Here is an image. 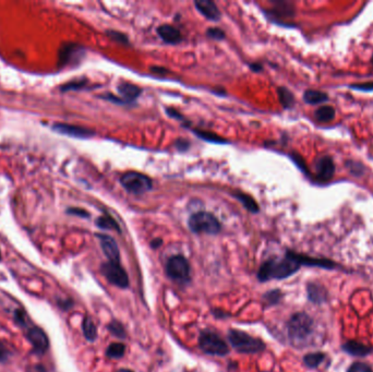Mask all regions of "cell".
Segmentation results:
<instances>
[{
  "label": "cell",
  "instance_id": "cell-1",
  "mask_svg": "<svg viewBox=\"0 0 373 372\" xmlns=\"http://www.w3.org/2000/svg\"><path fill=\"white\" fill-rule=\"evenodd\" d=\"M300 263L292 251H287L284 258L271 259L263 263L258 272V278L261 282L271 280H283L295 274L300 269Z\"/></svg>",
  "mask_w": 373,
  "mask_h": 372
},
{
  "label": "cell",
  "instance_id": "cell-2",
  "mask_svg": "<svg viewBox=\"0 0 373 372\" xmlns=\"http://www.w3.org/2000/svg\"><path fill=\"white\" fill-rule=\"evenodd\" d=\"M287 331L294 345L305 344L313 332V320L307 313H295L287 324Z\"/></svg>",
  "mask_w": 373,
  "mask_h": 372
},
{
  "label": "cell",
  "instance_id": "cell-3",
  "mask_svg": "<svg viewBox=\"0 0 373 372\" xmlns=\"http://www.w3.org/2000/svg\"><path fill=\"white\" fill-rule=\"evenodd\" d=\"M228 340L235 351L242 354H256L265 350V344L247 333L238 330L228 331Z\"/></svg>",
  "mask_w": 373,
  "mask_h": 372
},
{
  "label": "cell",
  "instance_id": "cell-4",
  "mask_svg": "<svg viewBox=\"0 0 373 372\" xmlns=\"http://www.w3.org/2000/svg\"><path fill=\"white\" fill-rule=\"evenodd\" d=\"M189 228L196 234L216 235L221 231V223L215 215L208 212H197L190 216Z\"/></svg>",
  "mask_w": 373,
  "mask_h": 372
},
{
  "label": "cell",
  "instance_id": "cell-5",
  "mask_svg": "<svg viewBox=\"0 0 373 372\" xmlns=\"http://www.w3.org/2000/svg\"><path fill=\"white\" fill-rule=\"evenodd\" d=\"M120 183L128 192L134 195H143L153 187L152 179L144 174L138 172H128L120 178Z\"/></svg>",
  "mask_w": 373,
  "mask_h": 372
},
{
  "label": "cell",
  "instance_id": "cell-6",
  "mask_svg": "<svg viewBox=\"0 0 373 372\" xmlns=\"http://www.w3.org/2000/svg\"><path fill=\"white\" fill-rule=\"evenodd\" d=\"M199 346L201 351L207 355L225 356L229 352L227 344L216 333L208 330L201 332L199 337Z\"/></svg>",
  "mask_w": 373,
  "mask_h": 372
},
{
  "label": "cell",
  "instance_id": "cell-7",
  "mask_svg": "<svg viewBox=\"0 0 373 372\" xmlns=\"http://www.w3.org/2000/svg\"><path fill=\"white\" fill-rule=\"evenodd\" d=\"M166 274L178 283H186L190 280V264L183 255L177 254L169 258L166 263Z\"/></svg>",
  "mask_w": 373,
  "mask_h": 372
},
{
  "label": "cell",
  "instance_id": "cell-8",
  "mask_svg": "<svg viewBox=\"0 0 373 372\" xmlns=\"http://www.w3.org/2000/svg\"><path fill=\"white\" fill-rule=\"evenodd\" d=\"M100 273L111 284L119 288H127L129 286V277L120 263L106 262L100 267Z\"/></svg>",
  "mask_w": 373,
  "mask_h": 372
},
{
  "label": "cell",
  "instance_id": "cell-9",
  "mask_svg": "<svg viewBox=\"0 0 373 372\" xmlns=\"http://www.w3.org/2000/svg\"><path fill=\"white\" fill-rule=\"evenodd\" d=\"M25 337L32 345L34 353L42 355L49 348V339L47 337V334L38 327H31L26 329Z\"/></svg>",
  "mask_w": 373,
  "mask_h": 372
},
{
  "label": "cell",
  "instance_id": "cell-10",
  "mask_svg": "<svg viewBox=\"0 0 373 372\" xmlns=\"http://www.w3.org/2000/svg\"><path fill=\"white\" fill-rule=\"evenodd\" d=\"M315 177L320 181H329L335 174V163L331 156H321L314 161Z\"/></svg>",
  "mask_w": 373,
  "mask_h": 372
},
{
  "label": "cell",
  "instance_id": "cell-11",
  "mask_svg": "<svg viewBox=\"0 0 373 372\" xmlns=\"http://www.w3.org/2000/svg\"><path fill=\"white\" fill-rule=\"evenodd\" d=\"M97 238L99 239L100 247H102V250L106 258L110 260V262L115 263H120V251L117 243L115 242V239L108 235L104 234H97Z\"/></svg>",
  "mask_w": 373,
  "mask_h": 372
},
{
  "label": "cell",
  "instance_id": "cell-12",
  "mask_svg": "<svg viewBox=\"0 0 373 372\" xmlns=\"http://www.w3.org/2000/svg\"><path fill=\"white\" fill-rule=\"evenodd\" d=\"M54 131H56L58 134L73 137V138H80L85 139L94 136V132L92 130L83 128L80 126H72V125H67V123H56V125L52 126Z\"/></svg>",
  "mask_w": 373,
  "mask_h": 372
},
{
  "label": "cell",
  "instance_id": "cell-13",
  "mask_svg": "<svg viewBox=\"0 0 373 372\" xmlns=\"http://www.w3.org/2000/svg\"><path fill=\"white\" fill-rule=\"evenodd\" d=\"M197 10L209 21H219L221 19V11L216 4L211 0H197L194 2Z\"/></svg>",
  "mask_w": 373,
  "mask_h": 372
},
{
  "label": "cell",
  "instance_id": "cell-14",
  "mask_svg": "<svg viewBox=\"0 0 373 372\" xmlns=\"http://www.w3.org/2000/svg\"><path fill=\"white\" fill-rule=\"evenodd\" d=\"M157 34L167 44H178L182 41L180 31L173 25L163 24L157 28Z\"/></svg>",
  "mask_w": 373,
  "mask_h": 372
},
{
  "label": "cell",
  "instance_id": "cell-15",
  "mask_svg": "<svg viewBox=\"0 0 373 372\" xmlns=\"http://www.w3.org/2000/svg\"><path fill=\"white\" fill-rule=\"evenodd\" d=\"M117 90L120 94V97L126 100L128 104L134 102V100L137 99L139 97V95L142 93V90L140 89L138 85H135L129 82H124V81L120 82L117 85Z\"/></svg>",
  "mask_w": 373,
  "mask_h": 372
},
{
  "label": "cell",
  "instance_id": "cell-16",
  "mask_svg": "<svg viewBox=\"0 0 373 372\" xmlns=\"http://www.w3.org/2000/svg\"><path fill=\"white\" fill-rule=\"evenodd\" d=\"M343 350L353 356H367L372 352V347L356 342V340H349L343 345Z\"/></svg>",
  "mask_w": 373,
  "mask_h": 372
},
{
  "label": "cell",
  "instance_id": "cell-17",
  "mask_svg": "<svg viewBox=\"0 0 373 372\" xmlns=\"http://www.w3.org/2000/svg\"><path fill=\"white\" fill-rule=\"evenodd\" d=\"M308 297L314 304H322L326 300L328 293H326L323 286L312 283L308 285Z\"/></svg>",
  "mask_w": 373,
  "mask_h": 372
},
{
  "label": "cell",
  "instance_id": "cell-18",
  "mask_svg": "<svg viewBox=\"0 0 373 372\" xmlns=\"http://www.w3.org/2000/svg\"><path fill=\"white\" fill-rule=\"evenodd\" d=\"M304 100L309 105L323 104L329 100V95L322 91L307 90L304 93Z\"/></svg>",
  "mask_w": 373,
  "mask_h": 372
},
{
  "label": "cell",
  "instance_id": "cell-19",
  "mask_svg": "<svg viewBox=\"0 0 373 372\" xmlns=\"http://www.w3.org/2000/svg\"><path fill=\"white\" fill-rule=\"evenodd\" d=\"M335 110L331 105H323L314 112V117L320 122H330L335 118Z\"/></svg>",
  "mask_w": 373,
  "mask_h": 372
},
{
  "label": "cell",
  "instance_id": "cell-20",
  "mask_svg": "<svg viewBox=\"0 0 373 372\" xmlns=\"http://www.w3.org/2000/svg\"><path fill=\"white\" fill-rule=\"evenodd\" d=\"M234 197L239 201V202H242V204L247 208V211L251 213L259 212V205L251 196H249L244 192H236Z\"/></svg>",
  "mask_w": 373,
  "mask_h": 372
},
{
  "label": "cell",
  "instance_id": "cell-21",
  "mask_svg": "<svg viewBox=\"0 0 373 372\" xmlns=\"http://www.w3.org/2000/svg\"><path fill=\"white\" fill-rule=\"evenodd\" d=\"M82 331L83 335L87 338L89 342H94L97 337V330L94 322L91 319L90 316H85L82 322Z\"/></svg>",
  "mask_w": 373,
  "mask_h": 372
},
{
  "label": "cell",
  "instance_id": "cell-22",
  "mask_svg": "<svg viewBox=\"0 0 373 372\" xmlns=\"http://www.w3.org/2000/svg\"><path fill=\"white\" fill-rule=\"evenodd\" d=\"M96 225H97V227L102 228V229H113L118 232H121L118 223L108 214H104L102 216H99V218L96 220Z\"/></svg>",
  "mask_w": 373,
  "mask_h": 372
},
{
  "label": "cell",
  "instance_id": "cell-23",
  "mask_svg": "<svg viewBox=\"0 0 373 372\" xmlns=\"http://www.w3.org/2000/svg\"><path fill=\"white\" fill-rule=\"evenodd\" d=\"M124 352H126V346L121 343H113L106 350V356L108 358L118 359L123 357Z\"/></svg>",
  "mask_w": 373,
  "mask_h": 372
},
{
  "label": "cell",
  "instance_id": "cell-24",
  "mask_svg": "<svg viewBox=\"0 0 373 372\" xmlns=\"http://www.w3.org/2000/svg\"><path fill=\"white\" fill-rule=\"evenodd\" d=\"M324 358L325 355L323 353H311L305 356L304 362L309 368H317L323 362Z\"/></svg>",
  "mask_w": 373,
  "mask_h": 372
},
{
  "label": "cell",
  "instance_id": "cell-25",
  "mask_svg": "<svg viewBox=\"0 0 373 372\" xmlns=\"http://www.w3.org/2000/svg\"><path fill=\"white\" fill-rule=\"evenodd\" d=\"M194 134H196L199 138H201L202 140L207 141V142H212V143H219V144H223V143H227V141H225V139L221 138L220 136H217L216 134L209 132V131H203V130H194Z\"/></svg>",
  "mask_w": 373,
  "mask_h": 372
},
{
  "label": "cell",
  "instance_id": "cell-26",
  "mask_svg": "<svg viewBox=\"0 0 373 372\" xmlns=\"http://www.w3.org/2000/svg\"><path fill=\"white\" fill-rule=\"evenodd\" d=\"M278 96L279 100H281V104L285 108H290L292 107L295 103V97L292 93L286 88H279L278 89Z\"/></svg>",
  "mask_w": 373,
  "mask_h": 372
},
{
  "label": "cell",
  "instance_id": "cell-27",
  "mask_svg": "<svg viewBox=\"0 0 373 372\" xmlns=\"http://www.w3.org/2000/svg\"><path fill=\"white\" fill-rule=\"evenodd\" d=\"M107 329L115 337H118V338L126 337V331H124L122 324L118 321H112L110 324H108Z\"/></svg>",
  "mask_w": 373,
  "mask_h": 372
},
{
  "label": "cell",
  "instance_id": "cell-28",
  "mask_svg": "<svg viewBox=\"0 0 373 372\" xmlns=\"http://www.w3.org/2000/svg\"><path fill=\"white\" fill-rule=\"evenodd\" d=\"M346 165L353 176H362L364 174V170H366V168H364L361 163L356 161H348L346 163Z\"/></svg>",
  "mask_w": 373,
  "mask_h": 372
},
{
  "label": "cell",
  "instance_id": "cell-29",
  "mask_svg": "<svg viewBox=\"0 0 373 372\" xmlns=\"http://www.w3.org/2000/svg\"><path fill=\"white\" fill-rule=\"evenodd\" d=\"M347 372H373L372 368L364 362H355L348 368Z\"/></svg>",
  "mask_w": 373,
  "mask_h": 372
},
{
  "label": "cell",
  "instance_id": "cell-30",
  "mask_svg": "<svg viewBox=\"0 0 373 372\" xmlns=\"http://www.w3.org/2000/svg\"><path fill=\"white\" fill-rule=\"evenodd\" d=\"M281 297H282L281 291L276 289V290H271V291L267 293L265 296H264V299H265V301L269 305H274V304H277L279 299H281Z\"/></svg>",
  "mask_w": 373,
  "mask_h": 372
},
{
  "label": "cell",
  "instance_id": "cell-31",
  "mask_svg": "<svg viewBox=\"0 0 373 372\" xmlns=\"http://www.w3.org/2000/svg\"><path fill=\"white\" fill-rule=\"evenodd\" d=\"M25 312L22 311V310H15L14 312V319H15V323L17 325L21 328H25V330L29 328L28 327V321L25 319Z\"/></svg>",
  "mask_w": 373,
  "mask_h": 372
},
{
  "label": "cell",
  "instance_id": "cell-32",
  "mask_svg": "<svg viewBox=\"0 0 373 372\" xmlns=\"http://www.w3.org/2000/svg\"><path fill=\"white\" fill-rule=\"evenodd\" d=\"M206 35L209 37V38H213V40H216V41H221L223 40V38L225 37V33L223 32V31L219 28H211L208 29L206 31Z\"/></svg>",
  "mask_w": 373,
  "mask_h": 372
},
{
  "label": "cell",
  "instance_id": "cell-33",
  "mask_svg": "<svg viewBox=\"0 0 373 372\" xmlns=\"http://www.w3.org/2000/svg\"><path fill=\"white\" fill-rule=\"evenodd\" d=\"M107 36H110L112 40L118 42V43H122V44H126L128 43V38L127 36L122 34V33H119L117 32V31H107Z\"/></svg>",
  "mask_w": 373,
  "mask_h": 372
},
{
  "label": "cell",
  "instance_id": "cell-34",
  "mask_svg": "<svg viewBox=\"0 0 373 372\" xmlns=\"http://www.w3.org/2000/svg\"><path fill=\"white\" fill-rule=\"evenodd\" d=\"M87 84V81H74L71 83H68L62 87V91H70V90H79L82 89L84 85Z\"/></svg>",
  "mask_w": 373,
  "mask_h": 372
},
{
  "label": "cell",
  "instance_id": "cell-35",
  "mask_svg": "<svg viewBox=\"0 0 373 372\" xmlns=\"http://www.w3.org/2000/svg\"><path fill=\"white\" fill-rule=\"evenodd\" d=\"M351 88L354 90H358L362 92H370L373 91V82L368 83H359V84H352Z\"/></svg>",
  "mask_w": 373,
  "mask_h": 372
},
{
  "label": "cell",
  "instance_id": "cell-36",
  "mask_svg": "<svg viewBox=\"0 0 373 372\" xmlns=\"http://www.w3.org/2000/svg\"><path fill=\"white\" fill-rule=\"evenodd\" d=\"M291 156H292L294 162L296 163L297 166L302 170V172H306L308 174V168L306 166V162L304 160H302V157L300 156V155H298V154H292Z\"/></svg>",
  "mask_w": 373,
  "mask_h": 372
},
{
  "label": "cell",
  "instance_id": "cell-37",
  "mask_svg": "<svg viewBox=\"0 0 373 372\" xmlns=\"http://www.w3.org/2000/svg\"><path fill=\"white\" fill-rule=\"evenodd\" d=\"M68 213L69 214H72V215L81 216V218H89V216H90V214L87 211H85V210H83V208H76V207L69 208Z\"/></svg>",
  "mask_w": 373,
  "mask_h": 372
},
{
  "label": "cell",
  "instance_id": "cell-38",
  "mask_svg": "<svg viewBox=\"0 0 373 372\" xmlns=\"http://www.w3.org/2000/svg\"><path fill=\"white\" fill-rule=\"evenodd\" d=\"M167 113H168V116H170V117H174L176 119H182V117L179 115V113L174 111L173 108H167Z\"/></svg>",
  "mask_w": 373,
  "mask_h": 372
},
{
  "label": "cell",
  "instance_id": "cell-39",
  "mask_svg": "<svg viewBox=\"0 0 373 372\" xmlns=\"http://www.w3.org/2000/svg\"><path fill=\"white\" fill-rule=\"evenodd\" d=\"M152 71L153 72H156V73H159V74H164V73H167L168 70L165 68H162V67H153L152 68Z\"/></svg>",
  "mask_w": 373,
  "mask_h": 372
},
{
  "label": "cell",
  "instance_id": "cell-40",
  "mask_svg": "<svg viewBox=\"0 0 373 372\" xmlns=\"http://www.w3.org/2000/svg\"><path fill=\"white\" fill-rule=\"evenodd\" d=\"M7 350L5 348L4 345L0 344V360H5L7 358Z\"/></svg>",
  "mask_w": 373,
  "mask_h": 372
},
{
  "label": "cell",
  "instance_id": "cell-41",
  "mask_svg": "<svg viewBox=\"0 0 373 372\" xmlns=\"http://www.w3.org/2000/svg\"><path fill=\"white\" fill-rule=\"evenodd\" d=\"M161 245H162V239H159V238L153 240V242L151 243V246L154 248V249L155 248H158Z\"/></svg>",
  "mask_w": 373,
  "mask_h": 372
},
{
  "label": "cell",
  "instance_id": "cell-42",
  "mask_svg": "<svg viewBox=\"0 0 373 372\" xmlns=\"http://www.w3.org/2000/svg\"><path fill=\"white\" fill-rule=\"evenodd\" d=\"M250 67L253 69V71H261L262 70V67L260 65H251Z\"/></svg>",
  "mask_w": 373,
  "mask_h": 372
},
{
  "label": "cell",
  "instance_id": "cell-43",
  "mask_svg": "<svg viewBox=\"0 0 373 372\" xmlns=\"http://www.w3.org/2000/svg\"><path fill=\"white\" fill-rule=\"evenodd\" d=\"M117 372H134V371H131V370H129V369H120L119 371H117Z\"/></svg>",
  "mask_w": 373,
  "mask_h": 372
},
{
  "label": "cell",
  "instance_id": "cell-44",
  "mask_svg": "<svg viewBox=\"0 0 373 372\" xmlns=\"http://www.w3.org/2000/svg\"><path fill=\"white\" fill-rule=\"evenodd\" d=\"M0 261H2V253H0Z\"/></svg>",
  "mask_w": 373,
  "mask_h": 372
},
{
  "label": "cell",
  "instance_id": "cell-45",
  "mask_svg": "<svg viewBox=\"0 0 373 372\" xmlns=\"http://www.w3.org/2000/svg\"><path fill=\"white\" fill-rule=\"evenodd\" d=\"M372 63H373V57H372Z\"/></svg>",
  "mask_w": 373,
  "mask_h": 372
}]
</instances>
